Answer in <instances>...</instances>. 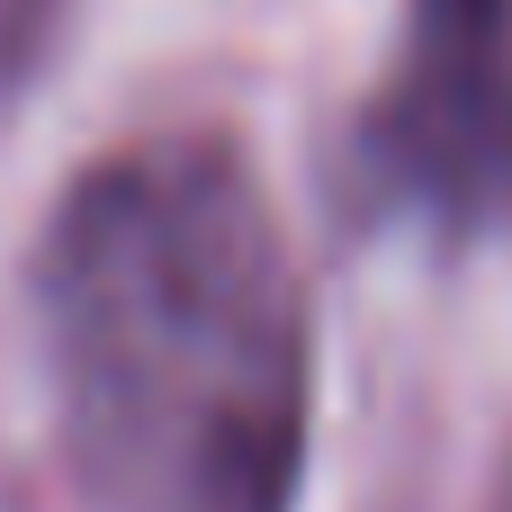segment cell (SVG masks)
<instances>
[{
    "mask_svg": "<svg viewBox=\"0 0 512 512\" xmlns=\"http://www.w3.org/2000/svg\"><path fill=\"white\" fill-rule=\"evenodd\" d=\"M27 288L81 512H297L315 333L234 135L99 153L54 198Z\"/></svg>",
    "mask_w": 512,
    "mask_h": 512,
    "instance_id": "6da1fadb",
    "label": "cell"
},
{
    "mask_svg": "<svg viewBox=\"0 0 512 512\" xmlns=\"http://www.w3.org/2000/svg\"><path fill=\"white\" fill-rule=\"evenodd\" d=\"M351 162L441 243L512 225V0H405Z\"/></svg>",
    "mask_w": 512,
    "mask_h": 512,
    "instance_id": "7a4b0ae2",
    "label": "cell"
}]
</instances>
